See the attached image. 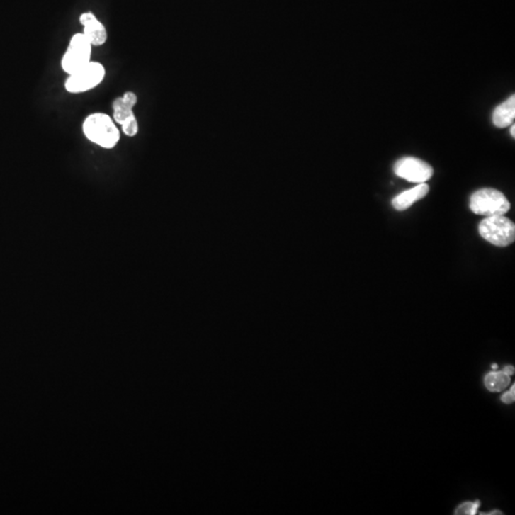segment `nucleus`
<instances>
[{
	"label": "nucleus",
	"mask_w": 515,
	"mask_h": 515,
	"mask_svg": "<svg viewBox=\"0 0 515 515\" xmlns=\"http://www.w3.org/2000/svg\"><path fill=\"white\" fill-rule=\"evenodd\" d=\"M503 373H506V375L511 376L514 374V368L512 366H506L503 368Z\"/></svg>",
	"instance_id": "nucleus-14"
},
{
	"label": "nucleus",
	"mask_w": 515,
	"mask_h": 515,
	"mask_svg": "<svg viewBox=\"0 0 515 515\" xmlns=\"http://www.w3.org/2000/svg\"><path fill=\"white\" fill-rule=\"evenodd\" d=\"M84 136L91 142L106 149H112L120 139V130L111 117L104 113H93L82 123Z\"/></svg>",
	"instance_id": "nucleus-1"
},
{
	"label": "nucleus",
	"mask_w": 515,
	"mask_h": 515,
	"mask_svg": "<svg viewBox=\"0 0 515 515\" xmlns=\"http://www.w3.org/2000/svg\"><path fill=\"white\" fill-rule=\"evenodd\" d=\"M487 514V515H494V514H503L502 512H500L499 511H494L492 512H489V514Z\"/></svg>",
	"instance_id": "nucleus-15"
},
{
	"label": "nucleus",
	"mask_w": 515,
	"mask_h": 515,
	"mask_svg": "<svg viewBox=\"0 0 515 515\" xmlns=\"http://www.w3.org/2000/svg\"><path fill=\"white\" fill-rule=\"evenodd\" d=\"M470 208L473 213L485 217L505 215L511 209L506 196L494 188H483L473 193Z\"/></svg>",
	"instance_id": "nucleus-2"
},
{
	"label": "nucleus",
	"mask_w": 515,
	"mask_h": 515,
	"mask_svg": "<svg viewBox=\"0 0 515 515\" xmlns=\"http://www.w3.org/2000/svg\"><path fill=\"white\" fill-rule=\"evenodd\" d=\"M104 77V66L100 62H90L84 67L69 75L64 84L65 89L72 94L87 92L100 85Z\"/></svg>",
	"instance_id": "nucleus-4"
},
{
	"label": "nucleus",
	"mask_w": 515,
	"mask_h": 515,
	"mask_svg": "<svg viewBox=\"0 0 515 515\" xmlns=\"http://www.w3.org/2000/svg\"><path fill=\"white\" fill-rule=\"evenodd\" d=\"M137 101L136 94L133 92H126L123 96L115 98L112 104L113 118L115 123L123 126L131 121L137 120L133 112Z\"/></svg>",
	"instance_id": "nucleus-7"
},
{
	"label": "nucleus",
	"mask_w": 515,
	"mask_h": 515,
	"mask_svg": "<svg viewBox=\"0 0 515 515\" xmlns=\"http://www.w3.org/2000/svg\"><path fill=\"white\" fill-rule=\"evenodd\" d=\"M479 233L490 244L505 247L514 242L515 225L504 215L487 217L479 225Z\"/></svg>",
	"instance_id": "nucleus-3"
},
{
	"label": "nucleus",
	"mask_w": 515,
	"mask_h": 515,
	"mask_svg": "<svg viewBox=\"0 0 515 515\" xmlns=\"http://www.w3.org/2000/svg\"><path fill=\"white\" fill-rule=\"evenodd\" d=\"M91 53L92 45L84 33L74 35L62 57V70L68 75H72L91 62Z\"/></svg>",
	"instance_id": "nucleus-5"
},
{
	"label": "nucleus",
	"mask_w": 515,
	"mask_h": 515,
	"mask_svg": "<svg viewBox=\"0 0 515 515\" xmlns=\"http://www.w3.org/2000/svg\"><path fill=\"white\" fill-rule=\"evenodd\" d=\"M484 383L487 390L492 392H500L511 383V376L506 375L503 371H492L487 374Z\"/></svg>",
	"instance_id": "nucleus-11"
},
{
	"label": "nucleus",
	"mask_w": 515,
	"mask_h": 515,
	"mask_svg": "<svg viewBox=\"0 0 515 515\" xmlns=\"http://www.w3.org/2000/svg\"><path fill=\"white\" fill-rule=\"evenodd\" d=\"M492 370H497V368H498V365H497V363H492Z\"/></svg>",
	"instance_id": "nucleus-17"
},
{
	"label": "nucleus",
	"mask_w": 515,
	"mask_h": 515,
	"mask_svg": "<svg viewBox=\"0 0 515 515\" xmlns=\"http://www.w3.org/2000/svg\"><path fill=\"white\" fill-rule=\"evenodd\" d=\"M429 191L428 184L420 183L419 186L407 190L401 194L396 196L392 200V206L398 211H404L409 209L413 203L424 199Z\"/></svg>",
	"instance_id": "nucleus-9"
},
{
	"label": "nucleus",
	"mask_w": 515,
	"mask_h": 515,
	"mask_svg": "<svg viewBox=\"0 0 515 515\" xmlns=\"http://www.w3.org/2000/svg\"><path fill=\"white\" fill-rule=\"evenodd\" d=\"M515 118V96L512 95L505 103L497 106L492 114L494 125L498 128H505L514 123Z\"/></svg>",
	"instance_id": "nucleus-10"
},
{
	"label": "nucleus",
	"mask_w": 515,
	"mask_h": 515,
	"mask_svg": "<svg viewBox=\"0 0 515 515\" xmlns=\"http://www.w3.org/2000/svg\"><path fill=\"white\" fill-rule=\"evenodd\" d=\"M511 134L512 137H515V125L514 123H512L511 128Z\"/></svg>",
	"instance_id": "nucleus-16"
},
{
	"label": "nucleus",
	"mask_w": 515,
	"mask_h": 515,
	"mask_svg": "<svg viewBox=\"0 0 515 515\" xmlns=\"http://www.w3.org/2000/svg\"><path fill=\"white\" fill-rule=\"evenodd\" d=\"M501 401L506 404H512L515 401V385H511V390L506 391L501 396Z\"/></svg>",
	"instance_id": "nucleus-13"
},
{
	"label": "nucleus",
	"mask_w": 515,
	"mask_h": 515,
	"mask_svg": "<svg viewBox=\"0 0 515 515\" xmlns=\"http://www.w3.org/2000/svg\"><path fill=\"white\" fill-rule=\"evenodd\" d=\"M396 176L410 183H424L434 175V169L422 159L404 157L396 162L393 167Z\"/></svg>",
	"instance_id": "nucleus-6"
},
{
	"label": "nucleus",
	"mask_w": 515,
	"mask_h": 515,
	"mask_svg": "<svg viewBox=\"0 0 515 515\" xmlns=\"http://www.w3.org/2000/svg\"><path fill=\"white\" fill-rule=\"evenodd\" d=\"M79 21L84 26V35L92 46H101L106 43L107 31L101 21L92 13H82Z\"/></svg>",
	"instance_id": "nucleus-8"
},
{
	"label": "nucleus",
	"mask_w": 515,
	"mask_h": 515,
	"mask_svg": "<svg viewBox=\"0 0 515 515\" xmlns=\"http://www.w3.org/2000/svg\"><path fill=\"white\" fill-rule=\"evenodd\" d=\"M480 501L476 500L475 502H465L460 505L456 509L454 514L456 515H475L477 514L479 508H480Z\"/></svg>",
	"instance_id": "nucleus-12"
}]
</instances>
